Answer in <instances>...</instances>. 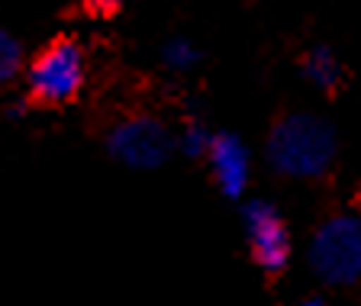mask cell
<instances>
[{
    "mask_svg": "<svg viewBox=\"0 0 361 306\" xmlns=\"http://www.w3.org/2000/svg\"><path fill=\"white\" fill-rule=\"evenodd\" d=\"M161 65L171 75H188V71H194L200 65V49L188 36H171L161 45Z\"/></svg>",
    "mask_w": 361,
    "mask_h": 306,
    "instance_id": "9c48e42d",
    "label": "cell"
},
{
    "mask_svg": "<svg viewBox=\"0 0 361 306\" xmlns=\"http://www.w3.org/2000/svg\"><path fill=\"white\" fill-rule=\"evenodd\" d=\"M104 145L106 155L129 171H158L178 152V133L152 113H133L106 129Z\"/></svg>",
    "mask_w": 361,
    "mask_h": 306,
    "instance_id": "277c9868",
    "label": "cell"
},
{
    "mask_svg": "<svg viewBox=\"0 0 361 306\" xmlns=\"http://www.w3.org/2000/svg\"><path fill=\"white\" fill-rule=\"evenodd\" d=\"M242 235H245V248L252 255L255 268L264 274H281L287 271L293 258V239L290 226H287L284 213L271 200H248L242 207Z\"/></svg>",
    "mask_w": 361,
    "mask_h": 306,
    "instance_id": "5b68a950",
    "label": "cell"
},
{
    "mask_svg": "<svg viewBox=\"0 0 361 306\" xmlns=\"http://www.w3.org/2000/svg\"><path fill=\"white\" fill-rule=\"evenodd\" d=\"M26 94L32 104L61 106L71 104L87 84V55L78 39H55L39 49L23 71Z\"/></svg>",
    "mask_w": 361,
    "mask_h": 306,
    "instance_id": "3957f363",
    "label": "cell"
},
{
    "mask_svg": "<svg viewBox=\"0 0 361 306\" xmlns=\"http://www.w3.org/2000/svg\"><path fill=\"white\" fill-rule=\"evenodd\" d=\"M213 129L200 120V116H188L184 126L178 129V152L188 158H207L210 152V142H213Z\"/></svg>",
    "mask_w": 361,
    "mask_h": 306,
    "instance_id": "30bf717a",
    "label": "cell"
},
{
    "mask_svg": "<svg viewBox=\"0 0 361 306\" xmlns=\"http://www.w3.org/2000/svg\"><path fill=\"white\" fill-rule=\"evenodd\" d=\"M207 168L213 174V184L223 197L242 200L252 184V152L235 133H216L207 152Z\"/></svg>",
    "mask_w": 361,
    "mask_h": 306,
    "instance_id": "8992f818",
    "label": "cell"
},
{
    "mask_svg": "<svg viewBox=\"0 0 361 306\" xmlns=\"http://www.w3.org/2000/svg\"><path fill=\"white\" fill-rule=\"evenodd\" d=\"M297 306H329L326 300H319V297H307V300H300Z\"/></svg>",
    "mask_w": 361,
    "mask_h": 306,
    "instance_id": "7c38bea8",
    "label": "cell"
},
{
    "mask_svg": "<svg viewBox=\"0 0 361 306\" xmlns=\"http://www.w3.org/2000/svg\"><path fill=\"white\" fill-rule=\"evenodd\" d=\"M23 71H26L23 42L7 30V26H0V90L10 87L16 78H23Z\"/></svg>",
    "mask_w": 361,
    "mask_h": 306,
    "instance_id": "ba28073f",
    "label": "cell"
},
{
    "mask_svg": "<svg viewBox=\"0 0 361 306\" xmlns=\"http://www.w3.org/2000/svg\"><path fill=\"white\" fill-rule=\"evenodd\" d=\"M307 264L326 287L361 284V213H332L307 242Z\"/></svg>",
    "mask_w": 361,
    "mask_h": 306,
    "instance_id": "7a4b0ae2",
    "label": "cell"
},
{
    "mask_svg": "<svg viewBox=\"0 0 361 306\" xmlns=\"http://www.w3.org/2000/svg\"><path fill=\"white\" fill-rule=\"evenodd\" d=\"M123 7V0H90V10H97V13H116Z\"/></svg>",
    "mask_w": 361,
    "mask_h": 306,
    "instance_id": "8fae6325",
    "label": "cell"
},
{
    "mask_svg": "<svg viewBox=\"0 0 361 306\" xmlns=\"http://www.w3.org/2000/svg\"><path fill=\"white\" fill-rule=\"evenodd\" d=\"M303 75H307V81L313 84L316 90H336L338 84L345 81V68H342V61H338V55L332 52V49H326V45H316V49H310L307 55H303Z\"/></svg>",
    "mask_w": 361,
    "mask_h": 306,
    "instance_id": "52a82bcc",
    "label": "cell"
},
{
    "mask_svg": "<svg viewBox=\"0 0 361 306\" xmlns=\"http://www.w3.org/2000/svg\"><path fill=\"white\" fill-rule=\"evenodd\" d=\"M338 152L336 129L313 113H287L274 123L264 145L268 164L281 178L319 180L329 174Z\"/></svg>",
    "mask_w": 361,
    "mask_h": 306,
    "instance_id": "6da1fadb",
    "label": "cell"
}]
</instances>
